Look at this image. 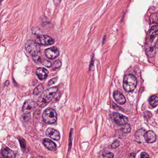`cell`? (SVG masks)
I'll use <instances>...</instances> for the list:
<instances>
[{
	"mask_svg": "<svg viewBox=\"0 0 158 158\" xmlns=\"http://www.w3.org/2000/svg\"><path fill=\"white\" fill-rule=\"evenodd\" d=\"M57 79H57V77H55V78H54V79H52L51 80H49V82L48 85H52L55 84L56 83V82L57 81Z\"/></svg>",
	"mask_w": 158,
	"mask_h": 158,
	"instance_id": "25",
	"label": "cell"
},
{
	"mask_svg": "<svg viewBox=\"0 0 158 158\" xmlns=\"http://www.w3.org/2000/svg\"></svg>",
	"mask_w": 158,
	"mask_h": 158,
	"instance_id": "35",
	"label": "cell"
},
{
	"mask_svg": "<svg viewBox=\"0 0 158 158\" xmlns=\"http://www.w3.org/2000/svg\"><path fill=\"white\" fill-rule=\"evenodd\" d=\"M58 92L56 87L51 88L43 92L39 98L37 104L40 107H44L55 97Z\"/></svg>",
	"mask_w": 158,
	"mask_h": 158,
	"instance_id": "1",
	"label": "cell"
},
{
	"mask_svg": "<svg viewBox=\"0 0 158 158\" xmlns=\"http://www.w3.org/2000/svg\"><path fill=\"white\" fill-rule=\"evenodd\" d=\"M36 42L40 45L50 46L54 44L55 40L51 36L46 35H42L37 37Z\"/></svg>",
	"mask_w": 158,
	"mask_h": 158,
	"instance_id": "5",
	"label": "cell"
},
{
	"mask_svg": "<svg viewBox=\"0 0 158 158\" xmlns=\"http://www.w3.org/2000/svg\"><path fill=\"white\" fill-rule=\"evenodd\" d=\"M9 85V81H7L5 82V86H8Z\"/></svg>",
	"mask_w": 158,
	"mask_h": 158,
	"instance_id": "31",
	"label": "cell"
},
{
	"mask_svg": "<svg viewBox=\"0 0 158 158\" xmlns=\"http://www.w3.org/2000/svg\"><path fill=\"white\" fill-rule=\"evenodd\" d=\"M36 107V103L32 100H28L24 103L23 112L25 114H29Z\"/></svg>",
	"mask_w": 158,
	"mask_h": 158,
	"instance_id": "8",
	"label": "cell"
},
{
	"mask_svg": "<svg viewBox=\"0 0 158 158\" xmlns=\"http://www.w3.org/2000/svg\"><path fill=\"white\" fill-rule=\"evenodd\" d=\"M2 154L4 158H14V153L12 150L8 148H6L2 151Z\"/></svg>",
	"mask_w": 158,
	"mask_h": 158,
	"instance_id": "17",
	"label": "cell"
},
{
	"mask_svg": "<svg viewBox=\"0 0 158 158\" xmlns=\"http://www.w3.org/2000/svg\"><path fill=\"white\" fill-rule=\"evenodd\" d=\"M25 49L29 53L32 55L33 58L40 56V47L39 44L34 41L28 40L25 44Z\"/></svg>",
	"mask_w": 158,
	"mask_h": 158,
	"instance_id": "3",
	"label": "cell"
},
{
	"mask_svg": "<svg viewBox=\"0 0 158 158\" xmlns=\"http://www.w3.org/2000/svg\"><path fill=\"white\" fill-rule=\"evenodd\" d=\"M36 158H45V157H42V156H39Z\"/></svg>",
	"mask_w": 158,
	"mask_h": 158,
	"instance_id": "32",
	"label": "cell"
},
{
	"mask_svg": "<svg viewBox=\"0 0 158 158\" xmlns=\"http://www.w3.org/2000/svg\"><path fill=\"white\" fill-rule=\"evenodd\" d=\"M44 87L43 85H42L38 86L33 91V94L35 95H38L40 94L44 90Z\"/></svg>",
	"mask_w": 158,
	"mask_h": 158,
	"instance_id": "20",
	"label": "cell"
},
{
	"mask_svg": "<svg viewBox=\"0 0 158 158\" xmlns=\"http://www.w3.org/2000/svg\"><path fill=\"white\" fill-rule=\"evenodd\" d=\"M42 117L43 119L46 123L52 124L57 120V113L53 108H48L44 111Z\"/></svg>",
	"mask_w": 158,
	"mask_h": 158,
	"instance_id": "4",
	"label": "cell"
},
{
	"mask_svg": "<svg viewBox=\"0 0 158 158\" xmlns=\"http://www.w3.org/2000/svg\"><path fill=\"white\" fill-rule=\"evenodd\" d=\"M158 35V25H155L151 28L149 34V40L151 42H152L153 40L155 37Z\"/></svg>",
	"mask_w": 158,
	"mask_h": 158,
	"instance_id": "14",
	"label": "cell"
},
{
	"mask_svg": "<svg viewBox=\"0 0 158 158\" xmlns=\"http://www.w3.org/2000/svg\"><path fill=\"white\" fill-rule=\"evenodd\" d=\"M113 97L116 102L120 105H124L126 102L125 96L119 91H116L114 92Z\"/></svg>",
	"mask_w": 158,
	"mask_h": 158,
	"instance_id": "11",
	"label": "cell"
},
{
	"mask_svg": "<svg viewBox=\"0 0 158 158\" xmlns=\"http://www.w3.org/2000/svg\"><path fill=\"white\" fill-rule=\"evenodd\" d=\"M156 49H158V39L154 46Z\"/></svg>",
	"mask_w": 158,
	"mask_h": 158,
	"instance_id": "30",
	"label": "cell"
},
{
	"mask_svg": "<svg viewBox=\"0 0 158 158\" xmlns=\"http://www.w3.org/2000/svg\"><path fill=\"white\" fill-rule=\"evenodd\" d=\"M156 48L151 45H147L145 48L147 54L150 57H153L156 54Z\"/></svg>",
	"mask_w": 158,
	"mask_h": 158,
	"instance_id": "16",
	"label": "cell"
},
{
	"mask_svg": "<svg viewBox=\"0 0 158 158\" xmlns=\"http://www.w3.org/2000/svg\"><path fill=\"white\" fill-rule=\"evenodd\" d=\"M113 118L115 121L119 125H125L128 122V118L126 116L118 113H113Z\"/></svg>",
	"mask_w": 158,
	"mask_h": 158,
	"instance_id": "6",
	"label": "cell"
},
{
	"mask_svg": "<svg viewBox=\"0 0 158 158\" xmlns=\"http://www.w3.org/2000/svg\"><path fill=\"white\" fill-rule=\"evenodd\" d=\"M0 158H1V157H0Z\"/></svg>",
	"mask_w": 158,
	"mask_h": 158,
	"instance_id": "34",
	"label": "cell"
},
{
	"mask_svg": "<svg viewBox=\"0 0 158 158\" xmlns=\"http://www.w3.org/2000/svg\"><path fill=\"white\" fill-rule=\"evenodd\" d=\"M36 73L39 79L40 80H44L47 78L49 72L45 68H39L36 71Z\"/></svg>",
	"mask_w": 158,
	"mask_h": 158,
	"instance_id": "10",
	"label": "cell"
},
{
	"mask_svg": "<svg viewBox=\"0 0 158 158\" xmlns=\"http://www.w3.org/2000/svg\"><path fill=\"white\" fill-rule=\"evenodd\" d=\"M43 143L45 147L49 150H53L56 148V144L51 140L45 139L44 140H43Z\"/></svg>",
	"mask_w": 158,
	"mask_h": 158,
	"instance_id": "15",
	"label": "cell"
},
{
	"mask_svg": "<svg viewBox=\"0 0 158 158\" xmlns=\"http://www.w3.org/2000/svg\"><path fill=\"white\" fill-rule=\"evenodd\" d=\"M45 54L48 59L53 60L58 56L59 51L56 47H52L45 51Z\"/></svg>",
	"mask_w": 158,
	"mask_h": 158,
	"instance_id": "7",
	"label": "cell"
},
{
	"mask_svg": "<svg viewBox=\"0 0 158 158\" xmlns=\"http://www.w3.org/2000/svg\"><path fill=\"white\" fill-rule=\"evenodd\" d=\"M150 22L151 24H158V14L154 13L150 16Z\"/></svg>",
	"mask_w": 158,
	"mask_h": 158,
	"instance_id": "19",
	"label": "cell"
},
{
	"mask_svg": "<svg viewBox=\"0 0 158 158\" xmlns=\"http://www.w3.org/2000/svg\"><path fill=\"white\" fill-rule=\"evenodd\" d=\"M120 145L119 141L118 140H115L112 144V147L113 148H116L118 147Z\"/></svg>",
	"mask_w": 158,
	"mask_h": 158,
	"instance_id": "24",
	"label": "cell"
},
{
	"mask_svg": "<svg viewBox=\"0 0 158 158\" xmlns=\"http://www.w3.org/2000/svg\"><path fill=\"white\" fill-rule=\"evenodd\" d=\"M149 104L151 105L153 107H155L158 105V98L156 95H152L149 98Z\"/></svg>",
	"mask_w": 158,
	"mask_h": 158,
	"instance_id": "18",
	"label": "cell"
},
{
	"mask_svg": "<svg viewBox=\"0 0 158 158\" xmlns=\"http://www.w3.org/2000/svg\"><path fill=\"white\" fill-rule=\"evenodd\" d=\"M145 133L143 129H140L136 132L135 135V140L139 143H143L145 142Z\"/></svg>",
	"mask_w": 158,
	"mask_h": 158,
	"instance_id": "12",
	"label": "cell"
},
{
	"mask_svg": "<svg viewBox=\"0 0 158 158\" xmlns=\"http://www.w3.org/2000/svg\"><path fill=\"white\" fill-rule=\"evenodd\" d=\"M144 113L145 115V116L147 117V116H148V118H150V117L152 116L151 113L150 112L148 111H147Z\"/></svg>",
	"mask_w": 158,
	"mask_h": 158,
	"instance_id": "29",
	"label": "cell"
},
{
	"mask_svg": "<svg viewBox=\"0 0 158 158\" xmlns=\"http://www.w3.org/2000/svg\"><path fill=\"white\" fill-rule=\"evenodd\" d=\"M114 154L112 153H109L103 155V158H113Z\"/></svg>",
	"mask_w": 158,
	"mask_h": 158,
	"instance_id": "26",
	"label": "cell"
},
{
	"mask_svg": "<svg viewBox=\"0 0 158 158\" xmlns=\"http://www.w3.org/2000/svg\"><path fill=\"white\" fill-rule=\"evenodd\" d=\"M137 82L136 77L132 74H128L125 76L123 81V87L126 92H131L136 88Z\"/></svg>",
	"mask_w": 158,
	"mask_h": 158,
	"instance_id": "2",
	"label": "cell"
},
{
	"mask_svg": "<svg viewBox=\"0 0 158 158\" xmlns=\"http://www.w3.org/2000/svg\"><path fill=\"white\" fill-rule=\"evenodd\" d=\"M122 131L125 133H128L131 131V127L130 125L125 124L124 125L123 127H122Z\"/></svg>",
	"mask_w": 158,
	"mask_h": 158,
	"instance_id": "21",
	"label": "cell"
},
{
	"mask_svg": "<svg viewBox=\"0 0 158 158\" xmlns=\"http://www.w3.org/2000/svg\"><path fill=\"white\" fill-rule=\"evenodd\" d=\"M20 144H21V148L22 149L25 150V148H26V144H25V140L23 139H21V140H20Z\"/></svg>",
	"mask_w": 158,
	"mask_h": 158,
	"instance_id": "27",
	"label": "cell"
},
{
	"mask_svg": "<svg viewBox=\"0 0 158 158\" xmlns=\"http://www.w3.org/2000/svg\"><path fill=\"white\" fill-rule=\"evenodd\" d=\"M145 140L147 143H153L156 140V135L153 132L149 130L145 134Z\"/></svg>",
	"mask_w": 158,
	"mask_h": 158,
	"instance_id": "13",
	"label": "cell"
},
{
	"mask_svg": "<svg viewBox=\"0 0 158 158\" xmlns=\"http://www.w3.org/2000/svg\"><path fill=\"white\" fill-rule=\"evenodd\" d=\"M42 64L44 66L47 67H50L52 66V63H51V62H49L48 60H44L42 62Z\"/></svg>",
	"mask_w": 158,
	"mask_h": 158,
	"instance_id": "23",
	"label": "cell"
},
{
	"mask_svg": "<svg viewBox=\"0 0 158 158\" xmlns=\"http://www.w3.org/2000/svg\"><path fill=\"white\" fill-rule=\"evenodd\" d=\"M62 63L60 61L56 60L54 62L53 65V69L54 70H56L57 69L60 68L61 66Z\"/></svg>",
	"mask_w": 158,
	"mask_h": 158,
	"instance_id": "22",
	"label": "cell"
},
{
	"mask_svg": "<svg viewBox=\"0 0 158 158\" xmlns=\"http://www.w3.org/2000/svg\"><path fill=\"white\" fill-rule=\"evenodd\" d=\"M140 158H150V157L147 153L142 152L141 154Z\"/></svg>",
	"mask_w": 158,
	"mask_h": 158,
	"instance_id": "28",
	"label": "cell"
},
{
	"mask_svg": "<svg viewBox=\"0 0 158 158\" xmlns=\"http://www.w3.org/2000/svg\"><path fill=\"white\" fill-rule=\"evenodd\" d=\"M46 134L54 140H59L60 139L59 132L53 128H48L46 132Z\"/></svg>",
	"mask_w": 158,
	"mask_h": 158,
	"instance_id": "9",
	"label": "cell"
},
{
	"mask_svg": "<svg viewBox=\"0 0 158 158\" xmlns=\"http://www.w3.org/2000/svg\"><path fill=\"white\" fill-rule=\"evenodd\" d=\"M0 105H1V100H0Z\"/></svg>",
	"mask_w": 158,
	"mask_h": 158,
	"instance_id": "33",
	"label": "cell"
}]
</instances>
